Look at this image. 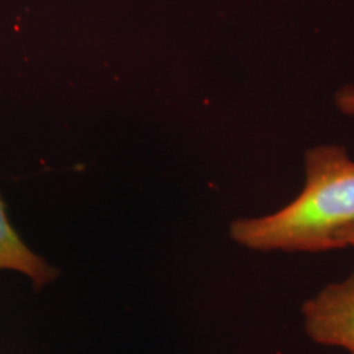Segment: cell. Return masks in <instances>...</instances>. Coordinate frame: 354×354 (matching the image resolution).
I'll list each match as a JSON object with an SVG mask.
<instances>
[{"instance_id": "obj_3", "label": "cell", "mask_w": 354, "mask_h": 354, "mask_svg": "<svg viewBox=\"0 0 354 354\" xmlns=\"http://www.w3.org/2000/svg\"><path fill=\"white\" fill-rule=\"evenodd\" d=\"M0 270H12L32 281L35 290L58 277V269L45 259L33 252L17 231L13 228L7 214L6 203L0 196Z\"/></svg>"}, {"instance_id": "obj_1", "label": "cell", "mask_w": 354, "mask_h": 354, "mask_svg": "<svg viewBox=\"0 0 354 354\" xmlns=\"http://www.w3.org/2000/svg\"><path fill=\"white\" fill-rule=\"evenodd\" d=\"M306 184L273 214L236 219L230 235L253 251L327 252L340 250L337 234L354 223V162L337 145L306 152Z\"/></svg>"}, {"instance_id": "obj_4", "label": "cell", "mask_w": 354, "mask_h": 354, "mask_svg": "<svg viewBox=\"0 0 354 354\" xmlns=\"http://www.w3.org/2000/svg\"><path fill=\"white\" fill-rule=\"evenodd\" d=\"M336 105L342 113L354 115V86H346L337 91Z\"/></svg>"}, {"instance_id": "obj_5", "label": "cell", "mask_w": 354, "mask_h": 354, "mask_svg": "<svg viewBox=\"0 0 354 354\" xmlns=\"http://www.w3.org/2000/svg\"><path fill=\"white\" fill-rule=\"evenodd\" d=\"M337 243L340 248H346L351 245L354 247V223L349 225L337 234Z\"/></svg>"}, {"instance_id": "obj_2", "label": "cell", "mask_w": 354, "mask_h": 354, "mask_svg": "<svg viewBox=\"0 0 354 354\" xmlns=\"http://www.w3.org/2000/svg\"><path fill=\"white\" fill-rule=\"evenodd\" d=\"M302 314L304 330L311 340L354 354V270L308 299Z\"/></svg>"}]
</instances>
